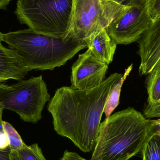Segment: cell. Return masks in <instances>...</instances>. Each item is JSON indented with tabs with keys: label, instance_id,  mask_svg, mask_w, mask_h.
Instances as JSON below:
<instances>
[{
	"label": "cell",
	"instance_id": "6da1fadb",
	"mask_svg": "<svg viewBox=\"0 0 160 160\" xmlns=\"http://www.w3.org/2000/svg\"><path fill=\"white\" fill-rule=\"evenodd\" d=\"M122 76L114 73L90 89L58 88L48 105L57 134L70 139L82 152L94 150L106 100Z\"/></svg>",
	"mask_w": 160,
	"mask_h": 160
},
{
	"label": "cell",
	"instance_id": "7a4b0ae2",
	"mask_svg": "<svg viewBox=\"0 0 160 160\" xmlns=\"http://www.w3.org/2000/svg\"><path fill=\"white\" fill-rule=\"evenodd\" d=\"M150 122L133 108L115 113L101 123L90 160H129L142 151Z\"/></svg>",
	"mask_w": 160,
	"mask_h": 160
},
{
	"label": "cell",
	"instance_id": "3957f363",
	"mask_svg": "<svg viewBox=\"0 0 160 160\" xmlns=\"http://www.w3.org/2000/svg\"><path fill=\"white\" fill-rule=\"evenodd\" d=\"M2 41L18 55L30 71L53 70L87 48L82 41L57 38L30 28L3 34Z\"/></svg>",
	"mask_w": 160,
	"mask_h": 160
},
{
	"label": "cell",
	"instance_id": "277c9868",
	"mask_svg": "<svg viewBox=\"0 0 160 160\" xmlns=\"http://www.w3.org/2000/svg\"><path fill=\"white\" fill-rule=\"evenodd\" d=\"M73 4V0H18L15 13L20 23L36 32L69 39Z\"/></svg>",
	"mask_w": 160,
	"mask_h": 160
},
{
	"label": "cell",
	"instance_id": "5b68a950",
	"mask_svg": "<svg viewBox=\"0 0 160 160\" xmlns=\"http://www.w3.org/2000/svg\"><path fill=\"white\" fill-rule=\"evenodd\" d=\"M50 100L42 76L11 85L0 82V104L17 113L25 122L36 124L41 120L45 104Z\"/></svg>",
	"mask_w": 160,
	"mask_h": 160
},
{
	"label": "cell",
	"instance_id": "8992f818",
	"mask_svg": "<svg viewBox=\"0 0 160 160\" xmlns=\"http://www.w3.org/2000/svg\"><path fill=\"white\" fill-rule=\"evenodd\" d=\"M68 38L88 45L91 39L124 9L110 0H73Z\"/></svg>",
	"mask_w": 160,
	"mask_h": 160
},
{
	"label": "cell",
	"instance_id": "52a82bcc",
	"mask_svg": "<svg viewBox=\"0 0 160 160\" xmlns=\"http://www.w3.org/2000/svg\"><path fill=\"white\" fill-rule=\"evenodd\" d=\"M150 2V0H130L126 8L105 28L117 45L138 42L149 29L153 22Z\"/></svg>",
	"mask_w": 160,
	"mask_h": 160
},
{
	"label": "cell",
	"instance_id": "ba28073f",
	"mask_svg": "<svg viewBox=\"0 0 160 160\" xmlns=\"http://www.w3.org/2000/svg\"><path fill=\"white\" fill-rule=\"evenodd\" d=\"M108 68V65L95 59L88 49L72 66L71 87L78 89L97 87L105 80Z\"/></svg>",
	"mask_w": 160,
	"mask_h": 160
},
{
	"label": "cell",
	"instance_id": "9c48e42d",
	"mask_svg": "<svg viewBox=\"0 0 160 160\" xmlns=\"http://www.w3.org/2000/svg\"><path fill=\"white\" fill-rule=\"evenodd\" d=\"M140 76H147L160 64V18L154 21L139 41Z\"/></svg>",
	"mask_w": 160,
	"mask_h": 160
},
{
	"label": "cell",
	"instance_id": "30bf717a",
	"mask_svg": "<svg viewBox=\"0 0 160 160\" xmlns=\"http://www.w3.org/2000/svg\"><path fill=\"white\" fill-rule=\"evenodd\" d=\"M29 71L15 52L0 45V82L22 80Z\"/></svg>",
	"mask_w": 160,
	"mask_h": 160
},
{
	"label": "cell",
	"instance_id": "8fae6325",
	"mask_svg": "<svg viewBox=\"0 0 160 160\" xmlns=\"http://www.w3.org/2000/svg\"><path fill=\"white\" fill-rule=\"evenodd\" d=\"M117 46L105 29H103L93 38L87 48L95 59L109 65L112 62Z\"/></svg>",
	"mask_w": 160,
	"mask_h": 160
},
{
	"label": "cell",
	"instance_id": "7c38bea8",
	"mask_svg": "<svg viewBox=\"0 0 160 160\" xmlns=\"http://www.w3.org/2000/svg\"><path fill=\"white\" fill-rule=\"evenodd\" d=\"M133 68V64H132L125 70L122 78L114 85L111 90V92L106 100L105 106L103 109V113L105 114L106 118H109L114 110L118 106L119 103L121 88L125 80L127 79Z\"/></svg>",
	"mask_w": 160,
	"mask_h": 160
},
{
	"label": "cell",
	"instance_id": "4fadbf2b",
	"mask_svg": "<svg viewBox=\"0 0 160 160\" xmlns=\"http://www.w3.org/2000/svg\"><path fill=\"white\" fill-rule=\"evenodd\" d=\"M146 86L148 98V104L160 103V64L158 65L147 75Z\"/></svg>",
	"mask_w": 160,
	"mask_h": 160
},
{
	"label": "cell",
	"instance_id": "5bb4252c",
	"mask_svg": "<svg viewBox=\"0 0 160 160\" xmlns=\"http://www.w3.org/2000/svg\"><path fill=\"white\" fill-rule=\"evenodd\" d=\"M141 152L142 160H160V135H149Z\"/></svg>",
	"mask_w": 160,
	"mask_h": 160
},
{
	"label": "cell",
	"instance_id": "9a60e30c",
	"mask_svg": "<svg viewBox=\"0 0 160 160\" xmlns=\"http://www.w3.org/2000/svg\"><path fill=\"white\" fill-rule=\"evenodd\" d=\"M1 127L2 130L7 137L11 151H18L22 148L25 143L13 126L6 121H2Z\"/></svg>",
	"mask_w": 160,
	"mask_h": 160
},
{
	"label": "cell",
	"instance_id": "2e32d148",
	"mask_svg": "<svg viewBox=\"0 0 160 160\" xmlns=\"http://www.w3.org/2000/svg\"><path fill=\"white\" fill-rule=\"evenodd\" d=\"M18 152L21 160H47L37 143L30 146L24 144Z\"/></svg>",
	"mask_w": 160,
	"mask_h": 160
},
{
	"label": "cell",
	"instance_id": "e0dca14e",
	"mask_svg": "<svg viewBox=\"0 0 160 160\" xmlns=\"http://www.w3.org/2000/svg\"><path fill=\"white\" fill-rule=\"evenodd\" d=\"M149 8L153 21L160 18V0H150Z\"/></svg>",
	"mask_w": 160,
	"mask_h": 160
},
{
	"label": "cell",
	"instance_id": "ac0fdd59",
	"mask_svg": "<svg viewBox=\"0 0 160 160\" xmlns=\"http://www.w3.org/2000/svg\"><path fill=\"white\" fill-rule=\"evenodd\" d=\"M61 160H87L83 158L76 152H69L66 150Z\"/></svg>",
	"mask_w": 160,
	"mask_h": 160
},
{
	"label": "cell",
	"instance_id": "d6986e66",
	"mask_svg": "<svg viewBox=\"0 0 160 160\" xmlns=\"http://www.w3.org/2000/svg\"><path fill=\"white\" fill-rule=\"evenodd\" d=\"M150 130L149 135L152 134L160 136V121L158 119L156 120H150Z\"/></svg>",
	"mask_w": 160,
	"mask_h": 160
},
{
	"label": "cell",
	"instance_id": "ffe728a7",
	"mask_svg": "<svg viewBox=\"0 0 160 160\" xmlns=\"http://www.w3.org/2000/svg\"><path fill=\"white\" fill-rule=\"evenodd\" d=\"M11 149L10 147L0 148V160H10Z\"/></svg>",
	"mask_w": 160,
	"mask_h": 160
},
{
	"label": "cell",
	"instance_id": "44dd1931",
	"mask_svg": "<svg viewBox=\"0 0 160 160\" xmlns=\"http://www.w3.org/2000/svg\"><path fill=\"white\" fill-rule=\"evenodd\" d=\"M8 147L9 142L7 137L3 131L2 133H0V148H5Z\"/></svg>",
	"mask_w": 160,
	"mask_h": 160
},
{
	"label": "cell",
	"instance_id": "7402d4cb",
	"mask_svg": "<svg viewBox=\"0 0 160 160\" xmlns=\"http://www.w3.org/2000/svg\"><path fill=\"white\" fill-rule=\"evenodd\" d=\"M111 2L121 7L125 8L129 3L130 0H110Z\"/></svg>",
	"mask_w": 160,
	"mask_h": 160
},
{
	"label": "cell",
	"instance_id": "603a6c76",
	"mask_svg": "<svg viewBox=\"0 0 160 160\" xmlns=\"http://www.w3.org/2000/svg\"><path fill=\"white\" fill-rule=\"evenodd\" d=\"M10 160H21L18 151H11L10 154Z\"/></svg>",
	"mask_w": 160,
	"mask_h": 160
},
{
	"label": "cell",
	"instance_id": "cb8c5ba5",
	"mask_svg": "<svg viewBox=\"0 0 160 160\" xmlns=\"http://www.w3.org/2000/svg\"><path fill=\"white\" fill-rule=\"evenodd\" d=\"M12 0H0V9H5Z\"/></svg>",
	"mask_w": 160,
	"mask_h": 160
},
{
	"label": "cell",
	"instance_id": "d4e9b609",
	"mask_svg": "<svg viewBox=\"0 0 160 160\" xmlns=\"http://www.w3.org/2000/svg\"><path fill=\"white\" fill-rule=\"evenodd\" d=\"M4 109L2 107V105L0 104V126H1L2 121V116L3 111Z\"/></svg>",
	"mask_w": 160,
	"mask_h": 160
},
{
	"label": "cell",
	"instance_id": "484cf974",
	"mask_svg": "<svg viewBox=\"0 0 160 160\" xmlns=\"http://www.w3.org/2000/svg\"><path fill=\"white\" fill-rule=\"evenodd\" d=\"M3 33H2V32H0V45H1L2 44V37H3Z\"/></svg>",
	"mask_w": 160,
	"mask_h": 160
}]
</instances>
